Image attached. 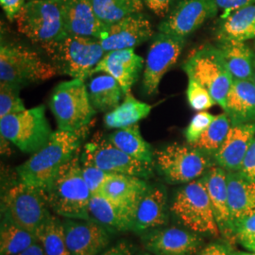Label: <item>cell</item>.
I'll use <instances>...</instances> for the list:
<instances>
[{"label": "cell", "instance_id": "1", "mask_svg": "<svg viewBox=\"0 0 255 255\" xmlns=\"http://www.w3.org/2000/svg\"><path fill=\"white\" fill-rule=\"evenodd\" d=\"M93 124L94 120L74 131H54L45 146L17 167L20 181L46 191L60 168L80 149Z\"/></svg>", "mask_w": 255, "mask_h": 255}, {"label": "cell", "instance_id": "2", "mask_svg": "<svg viewBox=\"0 0 255 255\" xmlns=\"http://www.w3.org/2000/svg\"><path fill=\"white\" fill-rule=\"evenodd\" d=\"M45 192L49 208L67 219L90 220L89 202L92 193L83 179L81 150L60 168Z\"/></svg>", "mask_w": 255, "mask_h": 255}, {"label": "cell", "instance_id": "3", "mask_svg": "<svg viewBox=\"0 0 255 255\" xmlns=\"http://www.w3.org/2000/svg\"><path fill=\"white\" fill-rule=\"evenodd\" d=\"M58 72L85 80L106 54L98 38L67 35L42 46Z\"/></svg>", "mask_w": 255, "mask_h": 255}, {"label": "cell", "instance_id": "4", "mask_svg": "<svg viewBox=\"0 0 255 255\" xmlns=\"http://www.w3.org/2000/svg\"><path fill=\"white\" fill-rule=\"evenodd\" d=\"M15 22L19 32L41 46L68 35L64 26V0H28Z\"/></svg>", "mask_w": 255, "mask_h": 255}, {"label": "cell", "instance_id": "5", "mask_svg": "<svg viewBox=\"0 0 255 255\" xmlns=\"http://www.w3.org/2000/svg\"><path fill=\"white\" fill-rule=\"evenodd\" d=\"M49 106L58 129L67 131L90 124L97 113L90 101L88 87L81 79L58 84L51 94Z\"/></svg>", "mask_w": 255, "mask_h": 255}, {"label": "cell", "instance_id": "6", "mask_svg": "<svg viewBox=\"0 0 255 255\" xmlns=\"http://www.w3.org/2000/svg\"><path fill=\"white\" fill-rule=\"evenodd\" d=\"M58 74L54 65L35 51L16 44H2L0 48V80L15 87L44 82Z\"/></svg>", "mask_w": 255, "mask_h": 255}, {"label": "cell", "instance_id": "7", "mask_svg": "<svg viewBox=\"0 0 255 255\" xmlns=\"http://www.w3.org/2000/svg\"><path fill=\"white\" fill-rule=\"evenodd\" d=\"M182 67L187 77L205 87L217 104L224 110L234 79L219 47L202 46L190 56Z\"/></svg>", "mask_w": 255, "mask_h": 255}, {"label": "cell", "instance_id": "8", "mask_svg": "<svg viewBox=\"0 0 255 255\" xmlns=\"http://www.w3.org/2000/svg\"><path fill=\"white\" fill-rule=\"evenodd\" d=\"M171 211L192 232L219 237L220 230L202 179L188 182L177 192Z\"/></svg>", "mask_w": 255, "mask_h": 255}, {"label": "cell", "instance_id": "9", "mask_svg": "<svg viewBox=\"0 0 255 255\" xmlns=\"http://www.w3.org/2000/svg\"><path fill=\"white\" fill-rule=\"evenodd\" d=\"M48 208L45 192L21 181L2 197L4 219L33 234L49 218Z\"/></svg>", "mask_w": 255, "mask_h": 255}, {"label": "cell", "instance_id": "10", "mask_svg": "<svg viewBox=\"0 0 255 255\" xmlns=\"http://www.w3.org/2000/svg\"><path fill=\"white\" fill-rule=\"evenodd\" d=\"M0 132L1 136L27 153L42 148L53 133L44 105L0 119Z\"/></svg>", "mask_w": 255, "mask_h": 255}, {"label": "cell", "instance_id": "11", "mask_svg": "<svg viewBox=\"0 0 255 255\" xmlns=\"http://www.w3.org/2000/svg\"><path fill=\"white\" fill-rule=\"evenodd\" d=\"M154 163L158 171L171 183L195 181L211 167L206 153L191 145L177 143L154 151Z\"/></svg>", "mask_w": 255, "mask_h": 255}, {"label": "cell", "instance_id": "12", "mask_svg": "<svg viewBox=\"0 0 255 255\" xmlns=\"http://www.w3.org/2000/svg\"><path fill=\"white\" fill-rule=\"evenodd\" d=\"M81 160L82 164H91L110 173L125 174L142 179H147L152 174L153 164L130 157L100 133L84 145Z\"/></svg>", "mask_w": 255, "mask_h": 255}, {"label": "cell", "instance_id": "13", "mask_svg": "<svg viewBox=\"0 0 255 255\" xmlns=\"http://www.w3.org/2000/svg\"><path fill=\"white\" fill-rule=\"evenodd\" d=\"M185 44V38L160 32L153 36L146 57L143 90L146 96L158 92L165 73L176 64Z\"/></svg>", "mask_w": 255, "mask_h": 255}, {"label": "cell", "instance_id": "14", "mask_svg": "<svg viewBox=\"0 0 255 255\" xmlns=\"http://www.w3.org/2000/svg\"><path fill=\"white\" fill-rule=\"evenodd\" d=\"M216 0H181L159 25L160 32L186 38L217 15Z\"/></svg>", "mask_w": 255, "mask_h": 255}, {"label": "cell", "instance_id": "15", "mask_svg": "<svg viewBox=\"0 0 255 255\" xmlns=\"http://www.w3.org/2000/svg\"><path fill=\"white\" fill-rule=\"evenodd\" d=\"M154 36L151 23L141 12L107 27L99 39L105 52L134 48Z\"/></svg>", "mask_w": 255, "mask_h": 255}, {"label": "cell", "instance_id": "16", "mask_svg": "<svg viewBox=\"0 0 255 255\" xmlns=\"http://www.w3.org/2000/svg\"><path fill=\"white\" fill-rule=\"evenodd\" d=\"M64 225L70 255H98L109 244L106 229L95 221L69 219Z\"/></svg>", "mask_w": 255, "mask_h": 255}, {"label": "cell", "instance_id": "17", "mask_svg": "<svg viewBox=\"0 0 255 255\" xmlns=\"http://www.w3.org/2000/svg\"><path fill=\"white\" fill-rule=\"evenodd\" d=\"M144 243L146 250L155 255H193L200 251L202 239L197 234L170 227L147 234Z\"/></svg>", "mask_w": 255, "mask_h": 255}, {"label": "cell", "instance_id": "18", "mask_svg": "<svg viewBox=\"0 0 255 255\" xmlns=\"http://www.w3.org/2000/svg\"><path fill=\"white\" fill-rule=\"evenodd\" d=\"M148 188L147 183L142 178L113 173L97 195H101L128 211L134 220L138 205Z\"/></svg>", "mask_w": 255, "mask_h": 255}, {"label": "cell", "instance_id": "19", "mask_svg": "<svg viewBox=\"0 0 255 255\" xmlns=\"http://www.w3.org/2000/svg\"><path fill=\"white\" fill-rule=\"evenodd\" d=\"M144 65V59L137 55L133 48L106 52L95 68V73L104 72L113 77L121 86L124 94L137 82Z\"/></svg>", "mask_w": 255, "mask_h": 255}, {"label": "cell", "instance_id": "20", "mask_svg": "<svg viewBox=\"0 0 255 255\" xmlns=\"http://www.w3.org/2000/svg\"><path fill=\"white\" fill-rule=\"evenodd\" d=\"M255 138V123L232 125L223 144L214 154L216 162L225 170L239 171Z\"/></svg>", "mask_w": 255, "mask_h": 255}, {"label": "cell", "instance_id": "21", "mask_svg": "<svg viewBox=\"0 0 255 255\" xmlns=\"http://www.w3.org/2000/svg\"><path fill=\"white\" fill-rule=\"evenodd\" d=\"M64 18L68 35L100 39L108 27L98 17L91 0H64Z\"/></svg>", "mask_w": 255, "mask_h": 255}, {"label": "cell", "instance_id": "22", "mask_svg": "<svg viewBox=\"0 0 255 255\" xmlns=\"http://www.w3.org/2000/svg\"><path fill=\"white\" fill-rule=\"evenodd\" d=\"M228 173L220 166H211L202 178L209 195L215 218L223 234H233V223L229 209Z\"/></svg>", "mask_w": 255, "mask_h": 255}, {"label": "cell", "instance_id": "23", "mask_svg": "<svg viewBox=\"0 0 255 255\" xmlns=\"http://www.w3.org/2000/svg\"><path fill=\"white\" fill-rule=\"evenodd\" d=\"M232 125L255 123V83L234 81L224 108Z\"/></svg>", "mask_w": 255, "mask_h": 255}, {"label": "cell", "instance_id": "24", "mask_svg": "<svg viewBox=\"0 0 255 255\" xmlns=\"http://www.w3.org/2000/svg\"><path fill=\"white\" fill-rule=\"evenodd\" d=\"M229 209L232 223L255 214V182L238 172H229Z\"/></svg>", "mask_w": 255, "mask_h": 255}, {"label": "cell", "instance_id": "25", "mask_svg": "<svg viewBox=\"0 0 255 255\" xmlns=\"http://www.w3.org/2000/svg\"><path fill=\"white\" fill-rule=\"evenodd\" d=\"M166 202L164 189L148 188L138 205L131 230L143 233L164 225L167 219Z\"/></svg>", "mask_w": 255, "mask_h": 255}, {"label": "cell", "instance_id": "26", "mask_svg": "<svg viewBox=\"0 0 255 255\" xmlns=\"http://www.w3.org/2000/svg\"><path fill=\"white\" fill-rule=\"evenodd\" d=\"M216 37L219 43L246 42L255 38V4L237 9L221 19Z\"/></svg>", "mask_w": 255, "mask_h": 255}, {"label": "cell", "instance_id": "27", "mask_svg": "<svg viewBox=\"0 0 255 255\" xmlns=\"http://www.w3.org/2000/svg\"><path fill=\"white\" fill-rule=\"evenodd\" d=\"M88 210L90 220L101 224L105 229L117 232L132 229V216L101 195H92Z\"/></svg>", "mask_w": 255, "mask_h": 255}, {"label": "cell", "instance_id": "28", "mask_svg": "<svg viewBox=\"0 0 255 255\" xmlns=\"http://www.w3.org/2000/svg\"><path fill=\"white\" fill-rule=\"evenodd\" d=\"M234 81H254L255 57L245 42L228 41L218 46Z\"/></svg>", "mask_w": 255, "mask_h": 255}, {"label": "cell", "instance_id": "29", "mask_svg": "<svg viewBox=\"0 0 255 255\" xmlns=\"http://www.w3.org/2000/svg\"><path fill=\"white\" fill-rule=\"evenodd\" d=\"M110 142L130 157L146 163H154V151L143 138L138 124L119 128L108 136Z\"/></svg>", "mask_w": 255, "mask_h": 255}, {"label": "cell", "instance_id": "30", "mask_svg": "<svg viewBox=\"0 0 255 255\" xmlns=\"http://www.w3.org/2000/svg\"><path fill=\"white\" fill-rule=\"evenodd\" d=\"M151 106L136 100L130 92L126 94L124 101L108 112L104 117V123L110 128H123L137 124L150 114Z\"/></svg>", "mask_w": 255, "mask_h": 255}, {"label": "cell", "instance_id": "31", "mask_svg": "<svg viewBox=\"0 0 255 255\" xmlns=\"http://www.w3.org/2000/svg\"><path fill=\"white\" fill-rule=\"evenodd\" d=\"M88 93L96 111L107 112L118 107L124 93L119 82L110 75H101L92 79Z\"/></svg>", "mask_w": 255, "mask_h": 255}, {"label": "cell", "instance_id": "32", "mask_svg": "<svg viewBox=\"0 0 255 255\" xmlns=\"http://www.w3.org/2000/svg\"><path fill=\"white\" fill-rule=\"evenodd\" d=\"M36 235L21 228L16 224L3 219L0 234L1 255H16L26 251L29 247L37 244Z\"/></svg>", "mask_w": 255, "mask_h": 255}, {"label": "cell", "instance_id": "33", "mask_svg": "<svg viewBox=\"0 0 255 255\" xmlns=\"http://www.w3.org/2000/svg\"><path fill=\"white\" fill-rule=\"evenodd\" d=\"M98 17L106 26L141 12L143 0H91Z\"/></svg>", "mask_w": 255, "mask_h": 255}, {"label": "cell", "instance_id": "34", "mask_svg": "<svg viewBox=\"0 0 255 255\" xmlns=\"http://www.w3.org/2000/svg\"><path fill=\"white\" fill-rule=\"evenodd\" d=\"M46 255H70L64 232V222L55 216L49 218L35 233Z\"/></svg>", "mask_w": 255, "mask_h": 255}, {"label": "cell", "instance_id": "35", "mask_svg": "<svg viewBox=\"0 0 255 255\" xmlns=\"http://www.w3.org/2000/svg\"><path fill=\"white\" fill-rule=\"evenodd\" d=\"M232 122L224 113L217 116L209 127L201 134L200 139L191 146L204 153L215 154L228 135Z\"/></svg>", "mask_w": 255, "mask_h": 255}, {"label": "cell", "instance_id": "36", "mask_svg": "<svg viewBox=\"0 0 255 255\" xmlns=\"http://www.w3.org/2000/svg\"><path fill=\"white\" fill-rule=\"evenodd\" d=\"M18 87L1 82L0 119L25 111V105L19 96Z\"/></svg>", "mask_w": 255, "mask_h": 255}, {"label": "cell", "instance_id": "37", "mask_svg": "<svg viewBox=\"0 0 255 255\" xmlns=\"http://www.w3.org/2000/svg\"><path fill=\"white\" fill-rule=\"evenodd\" d=\"M186 97L192 109L199 112L209 109L217 104L209 91L197 81L190 78H188Z\"/></svg>", "mask_w": 255, "mask_h": 255}, {"label": "cell", "instance_id": "38", "mask_svg": "<svg viewBox=\"0 0 255 255\" xmlns=\"http://www.w3.org/2000/svg\"><path fill=\"white\" fill-rule=\"evenodd\" d=\"M233 233L242 246L255 253V214L234 223Z\"/></svg>", "mask_w": 255, "mask_h": 255}, {"label": "cell", "instance_id": "39", "mask_svg": "<svg viewBox=\"0 0 255 255\" xmlns=\"http://www.w3.org/2000/svg\"><path fill=\"white\" fill-rule=\"evenodd\" d=\"M215 118V116L204 111L194 116L184 131V135L189 145L195 144L200 139L201 134L209 127L210 124L213 122Z\"/></svg>", "mask_w": 255, "mask_h": 255}, {"label": "cell", "instance_id": "40", "mask_svg": "<svg viewBox=\"0 0 255 255\" xmlns=\"http://www.w3.org/2000/svg\"><path fill=\"white\" fill-rule=\"evenodd\" d=\"M82 176L86 182L87 186L89 187L92 195H97L103 183L109 178L113 173L104 171L101 168L94 166L91 164H82Z\"/></svg>", "mask_w": 255, "mask_h": 255}, {"label": "cell", "instance_id": "41", "mask_svg": "<svg viewBox=\"0 0 255 255\" xmlns=\"http://www.w3.org/2000/svg\"><path fill=\"white\" fill-rule=\"evenodd\" d=\"M219 9L222 10L220 19L227 17L233 11L249 5L255 4V0H216Z\"/></svg>", "mask_w": 255, "mask_h": 255}, {"label": "cell", "instance_id": "42", "mask_svg": "<svg viewBox=\"0 0 255 255\" xmlns=\"http://www.w3.org/2000/svg\"><path fill=\"white\" fill-rule=\"evenodd\" d=\"M239 172L247 179L255 182V138L241 165Z\"/></svg>", "mask_w": 255, "mask_h": 255}, {"label": "cell", "instance_id": "43", "mask_svg": "<svg viewBox=\"0 0 255 255\" xmlns=\"http://www.w3.org/2000/svg\"><path fill=\"white\" fill-rule=\"evenodd\" d=\"M1 7L9 21H15L20 10L23 9L27 0H0Z\"/></svg>", "mask_w": 255, "mask_h": 255}, {"label": "cell", "instance_id": "44", "mask_svg": "<svg viewBox=\"0 0 255 255\" xmlns=\"http://www.w3.org/2000/svg\"><path fill=\"white\" fill-rule=\"evenodd\" d=\"M143 2L156 15L164 17L168 14L170 5L173 0H143Z\"/></svg>", "mask_w": 255, "mask_h": 255}, {"label": "cell", "instance_id": "45", "mask_svg": "<svg viewBox=\"0 0 255 255\" xmlns=\"http://www.w3.org/2000/svg\"><path fill=\"white\" fill-rule=\"evenodd\" d=\"M228 248L221 244H211L205 247L197 255H230Z\"/></svg>", "mask_w": 255, "mask_h": 255}, {"label": "cell", "instance_id": "46", "mask_svg": "<svg viewBox=\"0 0 255 255\" xmlns=\"http://www.w3.org/2000/svg\"><path fill=\"white\" fill-rule=\"evenodd\" d=\"M101 255H132L131 247L126 242H120L119 244L110 248Z\"/></svg>", "mask_w": 255, "mask_h": 255}, {"label": "cell", "instance_id": "47", "mask_svg": "<svg viewBox=\"0 0 255 255\" xmlns=\"http://www.w3.org/2000/svg\"><path fill=\"white\" fill-rule=\"evenodd\" d=\"M16 255H46V254L42 247L39 246L38 244H34V245L29 247L26 251Z\"/></svg>", "mask_w": 255, "mask_h": 255}, {"label": "cell", "instance_id": "48", "mask_svg": "<svg viewBox=\"0 0 255 255\" xmlns=\"http://www.w3.org/2000/svg\"><path fill=\"white\" fill-rule=\"evenodd\" d=\"M9 140H7L5 137L1 136V153L2 154H8L10 153V148L8 146V143H9Z\"/></svg>", "mask_w": 255, "mask_h": 255}, {"label": "cell", "instance_id": "49", "mask_svg": "<svg viewBox=\"0 0 255 255\" xmlns=\"http://www.w3.org/2000/svg\"><path fill=\"white\" fill-rule=\"evenodd\" d=\"M240 255H255V253H253V254H250V253H239Z\"/></svg>", "mask_w": 255, "mask_h": 255}, {"label": "cell", "instance_id": "50", "mask_svg": "<svg viewBox=\"0 0 255 255\" xmlns=\"http://www.w3.org/2000/svg\"><path fill=\"white\" fill-rule=\"evenodd\" d=\"M230 255H240V254L239 253H235V254H231Z\"/></svg>", "mask_w": 255, "mask_h": 255}, {"label": "cell", "instance_id": "51", "mask_svg": "<svg viewBox=\"0 0 255 255\" xmlns=\"http://www.w3.org/2000/svg\"><path fill=\"white\" fill-rule=\"evenodd\" d=\"M148 255V254H143V255Z\"/></svg>", "mask_w": 255, "mask_h": 255}, {"label": "cell", "instance_id": "52", "mask_svg": "<svg viewBox=\"0 0 255 255\" xmlns=\"http://www.w3.org/2000/svg\"><path fill=\"white\" fill-rule=\"evenodd\" d=\"M254 82H255V79H254Z\"/></svg>", "mask_w": 255, "mask_h": 255}, {"label": "cell", "instance_id": "53", "mask_svg": "<svg viewBox=\"0 0 255 255\" xmlns=\"http://www.w3.org/2000/svg\"><path fill=\"white\" fill-rule=\"evenodd\" d=\"M27 1H28V0H27Z\"/></svg>", "mask_w": 255, "mask_h": 255}]
</instances>
